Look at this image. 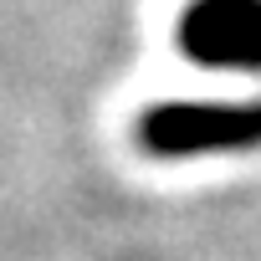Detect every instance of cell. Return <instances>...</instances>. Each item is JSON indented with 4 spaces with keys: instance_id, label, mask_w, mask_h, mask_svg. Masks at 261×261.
Returning a JSON list of instances; mask_svg holds the SVG:
<instances>
[{
    "instance_id": "7a4b0ae2",
    "label": "cell",
    "mask_w": 261,
    "mask_h": 261,
    "mask_svg": "<svg viewBox=\"0 0 261 261\" xmlns=\"http://www.w3.org/2000/svg\"><path fill=\"white\" fill-rule=\"evenodd\" d=\"M179 51L215 72H261V0H190Z\"/></svg>"
},
{
    "instance_id": "6da1fadb",
    "label": "cell",
    "mask_w": 261,
    "mask_h": 261,
    "mask_svg": "<svg viewBox=\"0 0 261 261\" xmlns=\"http://www.w3.org/2000/svg\"><path fill=\"white\" fill-rule=\"evenodd\" d=\"M139 149L149 159H205L261 149L256 102H159L139 118Z\"/></svg>"
}]
</instances>
